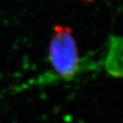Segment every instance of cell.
Returning a JSON list of instances; mask_svg holds the SVG:
<instances>
[{
	"instance_id": "1",
	"label": "cell",
	"mask_w": 123,
	"mask_h": 123,
	"mask_svg": "<svg viewBox=\"0 0 123 123\" xmlns=\"http://www.w3.org/2000/svg\"><path fill=\"white\" fill-rule=\"evenodd\" d=\"M48 53L50 65L59 77L70 79L78 73L79 55L70 26L58 24L54 27Z\"/></svg>"
},
{
	"instance_id": "2",
	"label": "cell",
	"mask_w": 123,
	"mask_h": 123,
	"mask_svg": "<svg viewBox=\"0 0 123 123\" xmlns=\"http://www.w3.org/2000/svg\"><path fill=\"white\" fill-rule=\"evenodd\" d=\"M82 1H85V2H93V1H94V0H82Z\"/></svg>"
}]
</instances>
